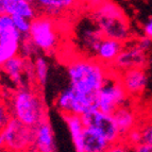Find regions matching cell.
Returning a JSON list of instances; mask_svg holds the SVG:
<instances>
[{
  "mask_svg": "<svg viewBox=\"0 0 152 152\" xmlns=\"http://www.w3.org/2000/svg\"><path fill=\"white\" fill-rule=\"evenodd\" d=\"M110 71L111 68L97 58L87 56L75 58L67 65L70 87L82 94H96L105 82Z\"/></svg>",
  "mask_w": 152,
  "mask_h": 152,
  "instance_id": "obj_1",
  "label": "cell"
},
{
  "mask_svg": "<svg viewBox=\"0 0 152 152\" xmlns=\"http://www.w3.org/2000/svg\"><path fill=\"white\" fill-rule=\"evenodd\" d=\"M12 117L23 124L36 128L44 120L48 119L47 107L41 93L30 85H23L16 89L9 103Z\"/></svg>",
  "mask_w": 152,
  "mask_h": 152,
  "instance_id": "obj_2",
  "label": "cell"
},
{
  "mask_svg": "<svg viewBox=\"0 0 152 152\" xmlns=\"http://www.w3.org/2000/svg\"><path fill=\"white\" fill-rule=\"evenodd\" d=\"M91 18L101 30L104 37L127 43L132 38L129 19L120 5L112 0H103L94 8Z\"/></svg>",
  "mask_w": 152,
  "mask_h": 152,
  "instance_id": "obj_3",
  "label": "cell"
},
{
  "mask_svg": "<svg viewBox=\"0 0 152 152\" xmlns=\"http://www.w3.org/2000/svg\"><path fill=\"white\" fill-rule=\"evenodd\" d=\"M28 37L37 50L52 53L60 44V29L56 18L38 14L31 20Z\"/></svg>",
  "mask_w": 152,
  "mask_h": 152,
  "instance_id": "obj_4",
  "label": "cell"
},
{
  "mask_svg": "<svg viewBox=\"0 0 152 152\" xmlns=\"http://www.w3.org/2000/svg\"><path fill=\"white\" fill-rule=\"evenodd\" d=\"M129 99L120 81L119 74L111 69L105 82L96 93V109L113 114L118 107L127 103Z\"/></svg>",
  "mask_w": 152,
  "mask_h": 152,
  "instance_id": "obj_5",
  "label": "cell"
},
{
  "mask_svg": "<svg viewBox=\"0 0 152 152\" xmlns=\"http://www.w3.org/2000/svg\"><path fill=\"white\" fill-rule=\"evenodd\" d=\"M3 147L12 152H23L34 146L35 128L27 126L12 117L0 133Z\"/></svg>",
  "mask_w": 152,
  "mask_h": 152,
  "instance_id": "obj_6",
  "label": "cell"
},
{
  "mask_svg": "<svg viewBox=\"0 0 152 152\" xmlns=\"http://www.w3.org/2000/svg\"><path fill=\"white\" fill-rule=\"evenodd\" d=\"M54 105L62 114H75L82 116L96 107V94H82L72 87L61 91L56 97Z\"/></svg>",
  "mask_w": 152,
  "mask_h": 152,
  "instance_id": "obj_7",
  "label": "cell"
},
{
  "mask_svg": "<svg viewBox=\"0 0 152 152\" xmlns=\"http://www.w3.org/2000/svg\"><path fill=\"white\" fill-rule=\"evenodd\" d=\"M82 120L85 127L93 128L103 135L110 144L122 140L121 134L112 114H107L98 109H91L82 115Z\"/></svg>",
  "mask_w": 152,
  "mask_h": 152,
  "instance_id": "obj_8",
  "label": "cell"
},
{
  "mask_svg": "<svg viewBox=\"0 0 152 152\" xmlns=\"http://www.w3.org/2000/svg\"><path fill=\"white\" fill-rule=\"evenodd\" d=\"M103 37L101 30L91 17L85 18V20L79 25L77 30V42L87 58H95L97 49Z\"/></svg>",
  "mask_w": 152,
  "mask_h": 152,
  "instance_id": "obj_9",
  "label": "cell"
},
{
  "mask_svg": "<svg viewBox=\"0 0 152 152\" xmlns=\"http://www.w3.org/2000/svg\"><path fill=\"white\" fill-rule=\"evenodd\" d=\"M147 64V52L140 49L136 44H134L129 47H126L124 45V48L110 68L116 72H121L131 68H146Z\"/></svg>",
  "mask_w": 152,
  "mask_h": 152,
  "instance_id": "obj_10",
  "label": "cell"
},
{
  "mask_svg": "<svg viewBox=\"0 0 152 152\" xmlns=\"http://www.w3.org/2000/svg\"><path fill=\"white\" fill-rule=\"evenodd\" d=\"M118 74L130 98H137L144 93L148 82V75L145 68H131Z\"/></svg>",
  "mask_w": 152,
  "mask_h": 152,
  "instance_id": "obj_11",
  "label": "cell"
},
{
  "mask_svg": "<svg viewBox=\"0 0 152 152\" xmlns=\"http://www.w3.org/2000/svg\"><path fill=\"white\" fill-rule=\"evenodd\" d=\"M78 2L79 0H35L34 4L38 14L58 19L75 10Z\"/></svg>",
  "mask_w": 152,
  "mask_h": 152,
  "instance_id": "obj_12",
  "label": "cell"
},
{
  "mask_svg": "<svg viewBox=\"0 0 152 152\" xmlns=\"http://www.w3.org/2000/svg\"><path fill=\"white\" fill-rule=\"evenodd\" d=\"M112 115L114 117L115 122H116L117 128L121 134L122 140L131 130H133L135 127L138 126L137 112L131 104H129V102L119 107Z\"/></svg>",
  "mask_w": 152,
  "mask_h": 152,
  "instance_id": "obj_13",
  "label": "cell"
},
{
  "mask_svg": "<svg viewBox=\"0 0 152 152\" xmlns=\"http://www.w3.org/2000/svg\"><path fill=\"white\" fill-rule=\"evenodd\" d=\"M28 63L29 60L23 58L20 54L14 56L8 62H5L1 67V70L9 77L13 83L17 85L18 87L23 86L25 81V76L29 78L28 76Z\"/></svg>",
  "mask_w": 152,
  "mask_h": 152,
  "instance_id": "obj_14",
  "label": "cell"
},
{
  "mask_svg": "<svg viewBox=\"0 0 152 152\" xmlns=\"http://www.w3.org/2000/svg\"><path fill=\"white\" fill-rule=\"evenodd\" d=\"M34 149L36 152H56L53 129L48 119L44 120L35 128Z\"/></svg>",
  "mask_w": 152,
  "mask_h": 152,
  "instance_id": "obj_15",
  "label": "cell"
},
{
  "mask_svg": "<svg viewBox=\"0 0 152 152\" xmlns=\"http://www.w3.org/2000/svg\"><path fill=\"white\" fill-rule=\"evenodd\" d=\"M124 43L114 38L103 37L97 49L95 58L107 67H111V65L114 63L116 58L124 48Z\"/></svg>",
  "mask_w": 152,
  "mask_h": 152,
  "instance_id": "obj_16",
  "label": "cell"
},
{
  "mask_svg": "<svg viewBox=\"0 0 152 152\" xmlns=\"http://www.w3.org/2000/svg\"><path fill=\"white\" fill-rule=\"evenodd\" d=\"M110 142L103 135L93 128L85 127L82 135L80 149L76 152H104Z\"/></svg>",
  "mask_w": 152,
  "mask_h": 152,
  "instance_id": "obj_17",
  "label": "cell"
},
{
  "mask_svg": "<svg viewBox=\"0 0 152 152\" xmlns=\"http://www.w3.org/2000/svg\"><path fill=\"white\" fill-rule=\"evenodd\" d=\"M23 36L19 32L0 41V68L5 62L19 54L20 43Z\"/></svg>",
  "mask_w": 152,
  "mask_h": 152,
  "instance_id": "obj_18",
  "label": "cell"
},
{
  "mask_svg": "<svg viewBox=\"0 0 152 152\" xmlns=\"http://www.w3.org/2000/svg\"><path fill=\"white\" fill-rule=\"evenodd\" d=\"M4 13L10 16H20L28 18L30 20L34 19L38 15L35 4L28 0H8Z\"/></svg>",
  "mask_w": 152,
  "mask_h": 152,
  "instance_id": "obj_19",
  "label": "cell"
},
{
  "mask_svg": "<svg viewBox=\"0 0 152 152\" xmlns=\"http://www.w3.org/2000/svg\"><path fill=\"white\" fill-rule=\"evenodd\" d=\"M62 117H63V119L65 120L66 124L68 127L75 149H76V151H78L80 149V146H81L83 130L85 128L82 117L75 114H62Z\"/></svg>",
  "mask_w": 152,
  "mask_h": 152,
  "instance_id": "obj_20",
  "label": "cell"
},
{
  "mask_svg": "<svg viewBox=\"0 0 152 152\" xmlns=\"http://www.w3.org/2000/svg\"><path fill=\"white\" fill-rule=\"evenodd\" d=\"M48 63L43 56H36L33 62V70H34V80L37 82L39 86H44L48 79Z\"/></svg>",
  "mask_w": 152,
  "mask_h": 152,
  "instance_id": "obj_21",
  "label": "cell"
},
{
  "mask_svg": "<svg viewBox=\"0 0 152 152\" xmlns=\"http://www.w3.org/2000/svg\"><path fill=\"white\" fill-rule=\"evenodd\" d=\"M18 32L13 23V19L9 14H0V41Z\"/></svg>",
  "mask_w": 152,
  "mask_h": 152,
  "instance_id": "obj_22",
  "label": "cell"
},
{
  "mask_svg": "<svg viewBox=\"0 0 152 152\" xmlns=\"http://www.w3.org/2000/svg\"><path fill=\"white\" fill-rule=\"evenodd\" d=\"M36 51H37V49H36L35 46L33 45V43L31 42L30 38L28 37V35L23 36L20 43V51H19V54H20L23 58L29 60L31 56H33L35 54Z\"/></svg>",
  "mask_w": 152,
  "mask_h": 152,
  "instance_id": "obj_23",
  "label": "cell"
},
{
  "mask_svg": "<svg viewBox=\"0 0 152 152\" xmlns=\"http://www.w3.org/2000/svg\"><path fill=\"white\" fill-rule=\"evenodd\" d=\"M13 19V23L15 26L16 30L20 33L23 36L28 35L31 27V20L28 18L20 17V16H11Z\"/></svg>",
  "mask_w": 152,
  "mask_h": 152,
  "instance_id": "obj_24",
  "label": "cell"
},
{
  "mask_svg": "<svg viewBox=\"0 0 152 152\" xmlns=\"http://www.w3.org/2000/svg\"><path fill=\"white\" fill-rule=\"evenodd\" d=\"M138 127L140 128V131H142V142L152 147V118L144 120L142 122L138 124Z\"/></svg>",
  "mask_w": 152,
  "mask_h": 152,
  "instance_id": "obj_25",
  "label": "cell"
},
{
  "mask_svg": "<svg viewBox=\"0 0 152 152\" xmlns=\"http://www.w3.org/2000/svg\"><path fill=\"white\" fill-rule=\"evenodd\" d=\"M124 142H126V144L129 146V147H132V146H135V145H138L140 142H142V131H140V128L137 126L135 127L133 130L128 133L124 137Z\"/></svg>",
  "mask_w": 152,
  "mask_h": 152,
  "instance_id": "obj_26",
  "label": "cell"
},
{
  "mask_svg": "<svg viewBox=\"0 0 152 152\" xmlns=\"http://www.w3.org/2000/svg\"><path fill=\"white\" fill-rule=\"evenodd\" d=\"M11 118H12V114H11L10 110H9V107L1 103L0 104V133L2 132L5 126L8 124Z\"/></svg>",
  "mask_w": 152,
  "mask_h": 152,
  "instance_id": "obj_27",
  "label": "cell"
},
{
  "mask_svg": "<svg viewBox=\"0 0 152 152\" xmlns=\"http://www.w3.org/2000/svg\"><path fill=\"white\" fill-rule=\"evenodd\" d=\"M129 150L130 147L126 144V142L120 140V142L111 144L104 152H129Z\"/></svg>",
  "mask_w": 152,
  "mask_h": 152,
  "instance_id": "obj_28",
  "label": "cell"
},
{
  "mask_svg": "<svg viewBox=\"0 0 152 152\" xmlns=\"http://www.w3.org/2000/svg\"><path fill=\"white\" fill-rule=\"evenodd\" d=\"M135 44H136L140 49H142L144 51H146V52H148V51L152 48V39L149 37H147V36H145V35H142L140 38H138Z\"/></svg>",
  "mask_w": 152,
  "mask_h": 152,
  "instance_id": "obj_29",
  "label": "cell"
},
{
  "mask_svg": "<svg viewBox=\"0 0 152 152\" xmlns=\"http://www.w3.org/2000/svg\"><path fill=\"white\" fill-rule=\"evenodd\" d=\"M129 152H152V147H150L149 145L140 142L138 145L132 146L130 147Z\"/></svg>",
  "mask_w": 152,
  "mask_h": 152,
  "instance_id": "obj_30",
  "label": "cell"
},
{
  "mask_svg": "<svg viewBox=\"0 0 152 152\" xmlns=\"http://www.w3.org/2000/svg\"><path fill=\"white\" fill-rule=\"evenodd\" d=\"M142 34L152 39V18L148 19L142 26Z\"/></svg>",
  "mask_w": 152,
  "mask_h": 152,
  "instance_id": "obj_31",
  "label": "cell"
},
{
  "mask_svg": "<svg viewBox=\"0 0 152 152\" xmlns=\"http://www.w3.org/2000/svg\"><path fill=\"white\" fill-rule=\"evenodd\" d=\"M7 4H8V0H0V14H3L5 12Z\"/></svg>",
  "mask_w": 152,
  "mask_h": 152,
  "instance_id": "obj_32",
  "label": "cell"
},
{
  "mask_svg": "<svg viewBox=\"0 0 152 152\" xmlns=\"http://www.w3.org/2000/svg\"><path fill=\"white\" fill-rule=\"evenodd\" d=\"M0 152H12V151H10V150L7 149V148L2 147V148H0Z\"/></svg>",
  "mask_w": 152,
  "mask_h": 152,
  "instance_id": "obj_33",
  "label": "cell"
},
{
  "mask_svg": "<svg viewBox=\"0 0 152 152\" xmlns=\"http://www.w3.org/2000/svg\"><path fill=\"white\" fill-rule=\"evenodd\" d=\"M23 152H36V150L34 149V147H32V148H30V149L26 150V151H23Z\"/></svg>",
  "mask_w": 152,
  "mask_h": 152,
  "instance_id": "obj_34",
  "label": "cell"
},
{
  "mask_svg": "<svg viewBox=\"0 0 152 152\" xmlns=\"http://www.w3.org/2000/svg\"><path fill=\"white\" fill-rule=\"evenodd\" d=\"M28 1H31V2H33V3L35 2V0H28Z\"/></svg>",
  "mask_w": 152,
  "mask_h": 152,
  "instance_id": "obj_35",
  "label": "cell"
}]
</instances>
